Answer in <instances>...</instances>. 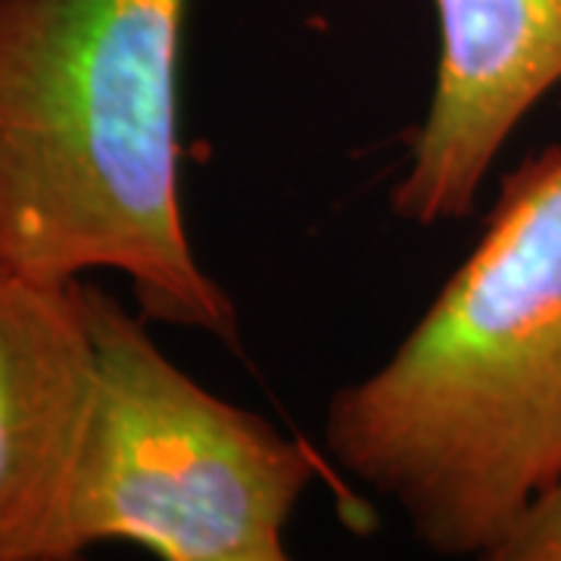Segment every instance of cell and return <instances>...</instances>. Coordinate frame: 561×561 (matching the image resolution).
Instances as JSON below:
<instances>
[{"label":"cell","instance_id":"obj_5","mask_svg":"<svg viewBox=\"0 0 561 561\" xmlns=\"http://www.w3.org/2000/svg\"><path fill=\"white\" fill-rule=\"evenodd\" d=\"M94 383L81 280L0 256V561H69L66 502Z\"/></svg>","mask_w":561,"mask_h":561},{"label":"cell","instance_id":"obj_3","mask_svg":"<svg viewBox=\"0 0 561 561\" xmlns=\"http://www.w3.org/2000/svg\"><path fill=\"white\" fill-rule=\"evenodd\" d=\"M94 383L66 502V549L131 542L160 561H284L321 459L169 359L150 321L81 278Z\"/></svg>","mask_w":561,"mask_h":561},{"label":"cell","instance_id":"obj_2","mask_svg":"<svg viewBox=\"0 0 561 561\" xmlns=\"http://www.w3.org/2000/svg\"><path fill=\"white\" fill-rule=\"evenodd\" d=\"M191 0H0V256L54 284L116 272L147 321L238 346L181 203Z\"/></svg>","mask_w":561,"mask_h":561},{"label":"cell","instance_id":"obj_1","mask_svg":"<svg viewBox=\"0 0 561 561\" xmlns=\"http://www.w3.org/2000/svg\"><path fill=\"white\" fill-rule=\"evenodd\" d=\"M324 453L443 559H490L561 474V144L500 184L412 331L324 409Z\"/></svg>","mask_w":561,"mask_h":561},{"label":"cell","instance_id":"obj_4","mask_svg":"<svg viewBox=\"0 0 561 561\" xmlns=\"http://www.w3.org/2000/svg\"><path fill=\"white\" fill-rule=\"evenodd\" d=\"M440 60L409 162L390 191L397 219H468L518 125L561 88V0H434Z\"/></svg>","mask_w":561,"mask_h":561},{"label":"cell","instance_id":"obj_6","mask_svg":"<svg viewBox=\"0 0 561 561\" xmlns=\"http://www.w3.org/2000/svg\"><path fill=\"white\" fill-rule=\"evenodd\" d=\"M486 561H561V474L524 508Z\"/></svg>","mask_w":561,"mask_h":561}]
</instances>
